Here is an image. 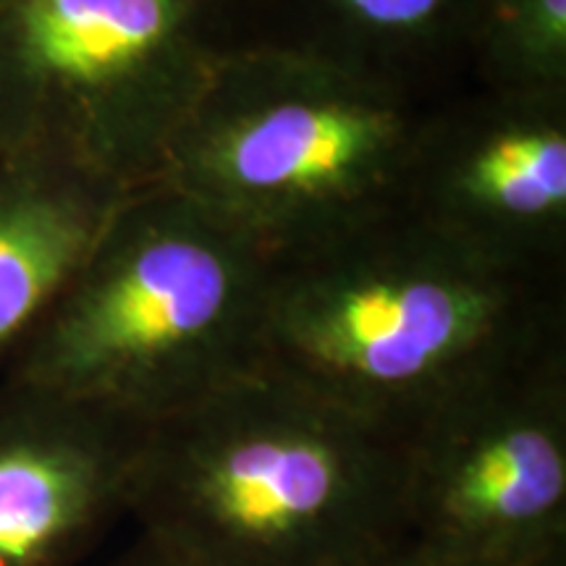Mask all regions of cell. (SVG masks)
<instances>
[{
  "instance_id": "277c9868",
  "label": "cell",
  "mask_w": 566,
  "mask_h": 566,
  "mask_svg": "<svg viewBox=\"0 0 566 566\" xmlns=\"http://www.w3.org/2000/svg\"><path fill=\"white\" fill-rule=\"evenodd\" d=\"M407 543L480 566H564L566 433L556 391L514 367L401 436Z\"/></svg>"
},
{
  "instance_id": "7c38bea8",
  "label": "cell",
  "mask_w": 566,
  "mask_h": 566,
  "mask_svg": "<svg viewBox=\"0 0 566 566\" xmlns=\"http://www.w3.org/2000/svg\"><path fill=\"white\" fill-rule=\"evenodd\" d=\"M365 566H480V564H464V562H451V558L428 554V551L412 546V543H401L388 551V554L373 558Z\"/></svg>"
},
{
  "instance_id": "30bf717a",
  "label": "cell",
  "mask_w": 566,
  "mask_h": 566,
  "mask_svg": "<svg viewBox=\"0 0 566 566\" xmlns=\"http://www.w3.org/2000/svg\"><path fill=\"white\" fill-rule=\"evenodd\" d=\"M328 24L373 40H412L430 34L467 11L478 0H300Z\"/></svg>"
},
{
  "instance_id": "ba28073f",
  "label": "cell",
  "mask_w": 566,
  "mask_h": 566,
  "mask_svg": "<svg viewBox=\"0 0 566 566\" xmlns=\"http://www.w3.org/2000/svg\"><path fill=\"white\" fill-rule=\"evenodd\" d=\"M384 113L342 97H281L233 118L210 147V171L258 202H307L367 181L391 147Z\"/></svg>"
},
{
  "instance_id": "9c48e42d",
  "label": "cell",
  "mask_w": 566,
  "mask_h": 566,
  "mask_svg": "<svg viewBox=\"0 0 566 566\" xmlns=\"http://www.w3.org/2000/svg\"><path fill=\"white\" fill-rule=\"evenodd\" d=\"M472 195L509 216L535 218L566 202V142L556 132H512L472 160Z\"/></svg>"
},
{
  "instance_id": "8992f818",
  "label": "cell",
  "mask_w": 566,
  "mask_h": 566,
  "mask_svg": "<svg viewBox=\"0 0 566 566\" xmlns=\"http://www.w3.org/2000/svg\"><path fill=\"white\" fill-rule=\"evenodd\" d=\"M139 430L0 375V566H80L126 514Z\"/></svg>"
},
{
  "instance_id": "6da1fadb",
  "label": "cell",
  "mask_w": 566,
  "mask_h": 566,
  "mask_svg": "<svg viewBox=\"0 0 566 566\" xmlns=\"http://www.w3.org/2000/svg\"><path fill=\"white\" fill-rule=\"evenodd\" d=\"M401 436L258 365L142 424L126 516L187 566H365L407 543Z\"/></svg>"
},
{
  "instance_id": "5b68a950",
  "label": "cell",
  "mask_w": 566,
  "mask_h": 566,
  "mask_svg": "<svg viewBox=\"0 0 566 566\" xmlns=\"http://www.w3.org/2000/svg\"><path fill=\"white\" fill-rule=\"evenodd\" d=\"M210 0H0V158L38 155L101 176L126 90Z\"/></svg>"
},
{
  "instance_id": "7a4b0ae2",
  "label": "cell",
  "mask_w": 566,
  "mask_h": 566,
  "mask_svg": "<svg viewBox=\"0 0 566 566\" xmlns=\"http://www.w3.org/2000/svg\"><path fill=\"white\" fill-rule=\"evenodd\" d=\"M233 286L231 260L200 233H124L113 218L3 375L147 424L260 365Z\"/></svg>"
},
{
  "instance_id": "52a82bcc",
  "label": "cell",
  "mask_w": 566,
  "mask_h": 566,
  "mask_svg": "<svg viewBox=\"0 0 566 566\" xmlns=\"http://www.w3.org/2000/svg\"><path fill=\"white\" fill-rule=\"evenodd\" d=\"M113 218L101 176L38 155L0 158V375L87 265Z\"/></svg>"
},
{
  "instance_id": "8fae6325",
  "label": "cell",
  "mask_w": 566,
  "mask_h": 566,
  "mask_svg": "<svg viewBox=\"0 0 566 566\" xmlns=\"http://www.w3.org/2000/svg\"><path fill=\"white\" fill-rule=\"evenodd\" d=\"M103 566H187V564H181L179 558L166 554V551L147 541L145 535L137 533L122 554L113 556L111 562H105Z\"/></svg>"
},
{
  "instance_id": "3957f363",
  "label": "cell",
  "mask_w": 566,
  "mask_h": 566,
  "mask_svg": "<svg viewBox=\"0 0 566 566\" xmlns=\"http://www.w3.org/2000/svg\"><path fill=\"white\" fill-rule=\"evenodd\" d=\"M260 365L405 436L512 359L499 296L459 275L399 268L292 296L263 325Z\"/></svg>"
}]
</instances>
